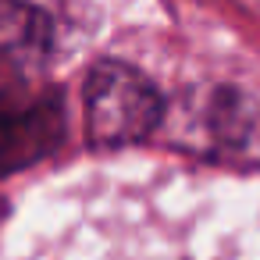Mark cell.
Listing matches in <instances>:
<instances>
[{"label":"cell","instance_id":"3957f363","mask_svg":"<svg viewBox=\"0 0 260 260\" xmlns=\"http://www.w3.org/2000/svg\"><path fill=\"white\" fill-rule=\"evenodd\" d=\"M64 143V107L57 93L0 104V175L25 171Z\"/></svg>","mask_w":260,"mask_h":260},{"label":"cell","instance_id":"6da1fadb","mask_svg":"<svg viewBox=\"0 0 260 260\" xmlns=\"http://www.w3.org/2000/svg\"><path fill=\"white\" fill-rule=\"evenodd\" d=\"M86 136L96 150L136 146L153 136L164 118L160 89L125 61H96L82 86Z\"/></svg>","mask_w":260,"mask_h":260},{"label":"cell","instance_id":"7a4b0ae2","mask_svg":"<svg viewBox=\"0 0 260 260\" xmlns=\"http://www.w3.org/2000/svg\"><path fill=\"white\" fill-rule=\"evenodd\" d=\"M54 29L29 0H0V104L40 96L50 64Z\"/></svg>","mask_w":260,"mask_h":260}]
</instances>
